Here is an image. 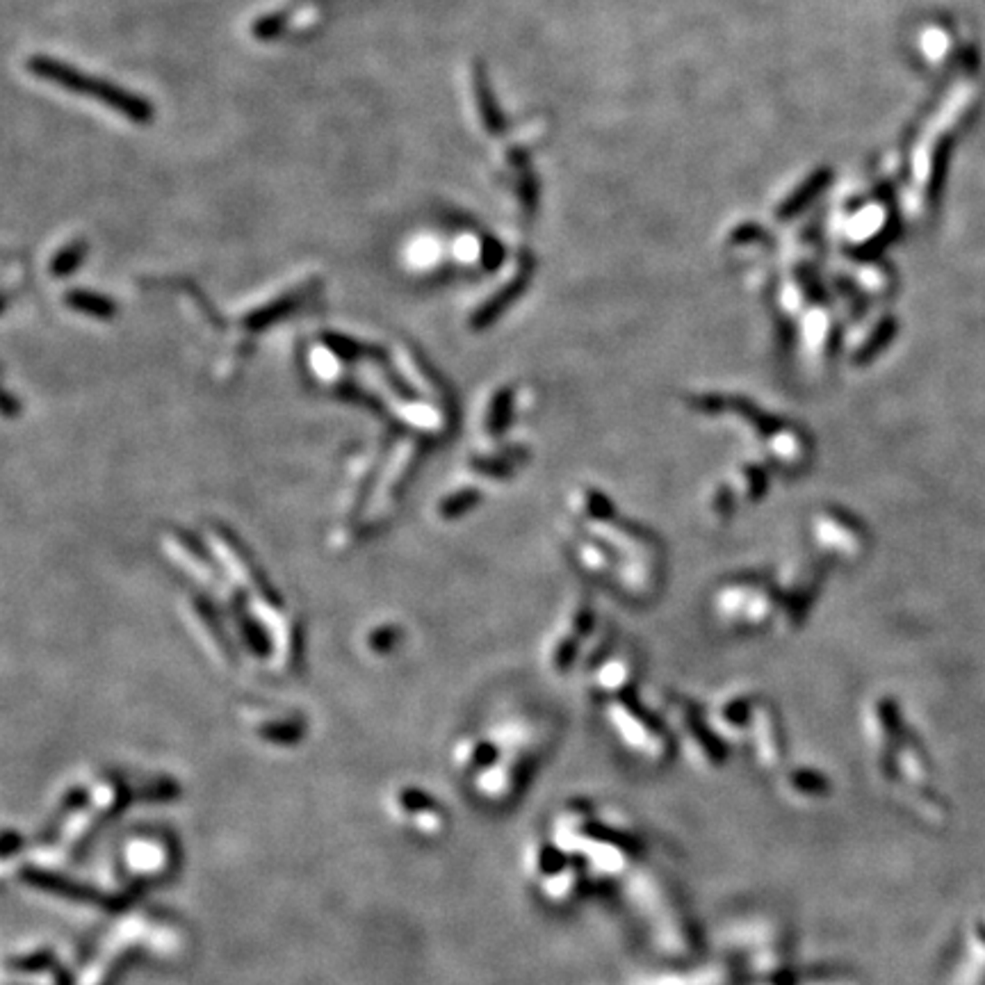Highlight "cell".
<instances>
[{
    "mask_svg": "<svg viewBox=\"0 0 985 985\" xmlns=\"http://www.w3.org/2000/svg\"><path fill=\"white\" fill-rule=\"evenodd\" d=\"M28 69L42 80H49L53 85L64 87L73 94H82V97H89L94 101L103 103V106L112 107L115 112H119L125 119L135 121V124H149L153 119V106L144 98H140L137 94L128 92L124 87L115 85V82L101 80V78L87 76L80 69L69 67V64L60 62L53 58H43V55H34L30 58Z\"/></svg>",
    "mask_w": 985,
    "mask_h": 985,
    "instance_id": "1",
    "label": "cell"
},
{
    "mask_svg": "<svg viewBox=\"0 0 985 985\" xmlns=\"http://www.w3.org/2000/svg\"><path fill=\"white\" fill-rule=\"evenodd\" d=\"M121 858H124L125 871L133 878L144 880L163 878L176 862L172 844L158 835H135L125 840Z\"/></svg>",
    "mask_w": 985,
    "mask_h": 985,
    "instance_id": "2",
    "label": "cell"
},
{
    "mask_svg": "<svg viewBox=\"0 0 985 985\" xmlns=\"http://www.w3.org/2000/svg\"><path fill=\"white\" fill-rule=\"evenodd\" d=\"M16 878H21L25 885H30V887L43 889V892H51L55 894V897H62V899L76 901V904L112 906V901H115L112 899V894L98 892V889L89 887V885L67 878V876H62L60 871L43 865L23 867L21 871H16Z\"/></svg>",
    "mask_w": 985,
    "mask_h": 985,
    "instance_id": "3",
    "label": "cell"
},
{
    "mask_svg": "<svg viewBox=\"0 0 985 985\" xmlns=\"http://www.w3.org/2000/svg\"><path fill=\"white\" fill-rule=\"evenodd\" d=\"M87 789H89V798H87V803H89V805L101 814L103 822H107V819H112L115 814H119L121 810L128 805L130 796H133L128 785L121 783L119 778H112V776L110 778L98 780V783H94L92 787H87Z\"/></svg>",
    "mask_w": 985,
    "mask_h": 985,
    "instance_id": "4",
    "label": "cell"
},
{
    "mask_svg": "<svg viewBox=\"0 0 985 985\" xmlns=\"http://www.w3.org/2000/svg\"><path fill=\"white\" fill-rule=\"evenodd\" d=\"M433 805H438V803L418 787H399L390 794V810L406 826H409L411 819H415L420 813L433 808Z\"/></svg>",
    "mask_w": 985,
    "mask_h": 985,
    "instance_id": "5",
    "label": "cell"
},
{
    "mask_svg": "<svg viewBox=\"0 0 985 985\" xmlns=\"http://www.w3.org/2000/svg\"><path fill=\"white\" fill-rule=\"evenodd\" d=\"M69 979L60 965L42 970H5V985H67Z\"/></svg>",
    "mask_w": 985,
    "mask_h": 985,
    "instance_id": "6",
    "label": "cell"
},
{
    "mask_svg": "<svg viewBox=\"0 0 985 985\" xmlns=\"http://www.w3.org/2000/svg\"><path fill=\"white\" fill-rule=\"evenodd\" d=\"M493 759H496V746L486 744V741H470L468 746L459 748V765L463 769H481V767H488Z\"/></svg>",
    "mask_w": 985,
    "mask_h": 985,
    "instance_id": "7",
    "label": "cell"
},
{
    "mask_svg": "<svg viewBox=\"0 0 985 985\" xmlns=\"http://www.w3.org/2000/svg\"><path fill=\"white\" fill-rule=\"evenodd\" d=\"M477 98H479L481 121H484L486 130H488V133H497V130H500V125H502L500 112H497L496 101L490 98L488 85H486L484 73H481V71H477Z\"/></svg>",
    "mask_w": 985,
    "mask_h": 985,
    "instance_id": "8",
    "label": "cell"
},
{
    "mask_svg": "<svg viewBox=\"0 0 985 985\" xmlns=\"http://www.w3.org/2000/svg\"><path fill=\"white\" fill-rule=\"evenodd\" d=\"M58 965L53 953L49 949H34V952L16 953L14 958L5 962V970H42V967Z\"/></svg>",
    "mask_w": 985,
    "mask_h": 985,
    "instance_id": "9",
    "label": "cell"
},
{
    "mask_svg": "<svg viewBox=\"0 0 985 985\" xmlns=\"http://www.w3.org/2000/svg\"><path fill=\"white\" fill-rule=\"evenodd\" d=\"M176 794H178V785L173 783V780L160 778V780H153V783L140 785V789L135 792V798H140V801H149V803H164L169 801V798L176 796Z\"/></svg>",
    "mask_w": 985,
    "mask_h": 985,
    "instance_id": "10",
    "label": "cell"
},
{
    "mask_svg": "<svg viewBox=\"0 0 985 985\" xmlns=\"http://www.w3.org/2000/svg\"><path fill=\"white\" fill-rule=\"evenodd\" d=\"M67 302L71 303V306L80 308V311L85 312H94V315H112V302H107V299L98 297V294H89V293H71L67 297Z\"/></svg>",
    "mask_w": 985,
    "mask_h": 985,
    "instance_id": "11",
    "label": "cell"
},
{
    "mask_svg": "<svg viewBox=\"0 0 985 985\" xmlns=\"http://www.w3.org/2000/svg\"><path fill=\"white\" fill-rule=\"evenodd\" d=\"M82 256H85V245H82V242H76V245L67 246V249L60 251V254L55 256L53 265H51V270H53L58 276H64L67 272H71L73 267H78V265H80Z\"/></svg>",
    "mask_w": 985,
    "mask_h": 985,
    "instance_id": "12",
    "label": "cell"
},
{
    "mask_svg": "<svg viewBox=\"0 0 985 985\" xmlns=\"http://www.w3.org/2000/svg\"><path fill=\"white\" fill-rule=\"evenodd\" d=\"M285 21H288V19H285L283 12H276V14H267V16H263V19L256 21L254 28H251V33H254L258 39H274V37H279L281 33H283Z\"/></svg>",
    "mask_w": 985,
    "mask_h": 985,
    "instance_id": "13",
    "label": "cell"
},
{
    "mask_svg": "<svg viewBox=\"0 0 985 985\" xmlns=\"http://www.w3.org/2000/svg\"><path fill=\"white\" fill-rule=\"evenodd\" d=\"M21 844H23V841H21V835H16V832H12V831H5V835H3V858H5V860H10L12 853H14V850H19Z\"/></svg>",
    "mask_w": 985,
    "mask_h": 985,
    "instance_id": "14",
    "label": "cell"
}]
</instances>
